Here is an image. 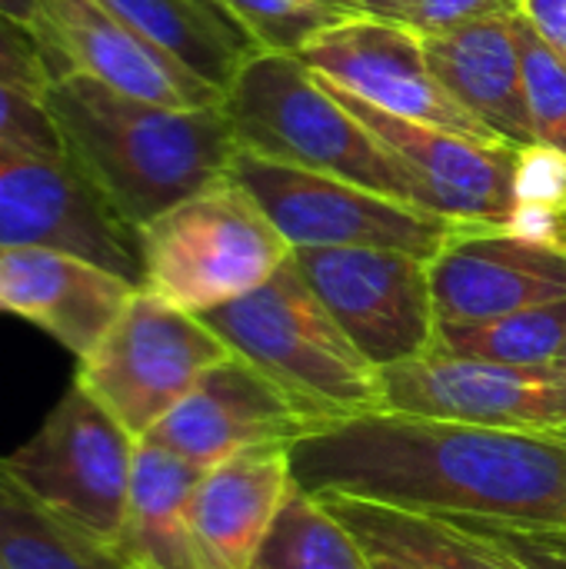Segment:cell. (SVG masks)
<instances>
[{"instance_id": "cell-1", "label": "cell", "mask_w": 566, "mask_h": 569, "mask_svg": "<svg viewBox=\"0 0 566 569\" xmlns=\"http://www.w3.org/2000/svg\"><path fill=\"white\" fill-rule=\"evenodd\" d=\"M314 497H357L444 520L566 530V437L374 413L290 447Z\"/></svg>"}, {"instance_id": "cell-2", "label": "cell", "mask_w": 566, "mask_h": 569, "mask_svg": "<svg viewBox=\"0 0 566 569\" xmlns=\"http://www.w3.org/2000/svg\"><path fill=\"white\" fill-rule=\"evenodd\" d=\"M43 103L73 167L133 230L220 183L237 153L224 103L157 107L80 73L53 77Z\"/></svg>"}, {"instance_id": "cell-3", "label": "cell", "mask_w": 566, "mask_h": 569, "mask_svg": "<svg viewBox=\"0 0 566 569\" xmlns=\"http://www.w3.org/2000/svg\"><path fill=\"white\" fill-rule=\"evenodd\" d=\"M314 430L387 413L380 370L350 343L294 260L254 293L200 317Z\"/></svg>"}, {"instance_id": "cell-4", "label": "cell", "mask_w": 566, "mask_h": 569, "mask_svg": "<svg viewBox=\"0 0 566 569\" xmlns=\"http://www.w3.org/2000/svg\"><path fill=\"white\" fill-rule=\"evenodd\" d=\"M224 110L240 150L417 207L394 157L297 57L257 53L227 90Z\"/></svg>"}, {"instance_id": "cell-5", "label": "cell", "mask_w": 566, "mask_h": 569, "mask_svg": "<svg viewBox=\"0 0 566 569\" xmlns=\"http://www.w3.org/2000/svg\"><path fill=\"white\" fill-rule=\"evenodd\" d=\"M143 290L203 317L264 287L290 247L260 203L230 177L137 230Z\"/></svg>"}, {"instance_id": "cell-6", "label": "cell", "mask_w": 566, "mask_h": 569, "mask_svg": "<svg viewBox=\"0 0 566 569\" xmlns=\"http://www.w3.org/2000/svg\"><path fill=\"white\" fill-rule=\"evenodd\" d=\"M227 357L230 350L200 317L140 287L103 340L77 360L73 383L133 440H147L200 377Z\"/></svg>"}, {"instance_id": "cell-7", "label": "cell", "mask_w": 566, "mask_h": 569, "mask_svg": "<svg viewBox=\"0 0 566 569\" xmlns=\"http://www.w3.org/2000/svg\"><path fill=\"white\" fill-rule=\"evenodd\" d=\"M227 177L260 203L290 250L367 247L434 260L460 230L454 220L400 203L360 183L287 167L240 147Z\"/></svg>"}, {"instance_id": "cell-8", "label": "cell", "mask_w": 566, "mask_h": 569, "mask_svg": "<svg viewBox=\"0 0 566 569\" xmlns=\"http://www.w3.org/2000/svg\"><path fill=\"white\" fill-rule=\"evenodd\" d=\"M137 443L87 390L70 383L40 430L3 460L40 503L113 547L127 517Z\"/></svg>"}, {"instance_id": "cell-9", "label": "cell", "mask_w": 566, "mask_h": 569, "mask_svg": "<svg viewBox=\"0 0 566 569\" xmlns=\"http://www.w3.org/2000/svg\"><path fill=\"white\" fill-rule=\"evenodd\" d=\"M290 260L377 370L430 353L437 333L430 260L367 247L290 250Z\"/></svg>"}, {"instance_id": "cell-10", "label": "cell", "mask_w": 566, "mask_h": 569, "mask_svg": "<svg viewBox=\"0 0 566 569\" xmlns=\"http://www.w3.org/2000/svg\"><path fill=\"white\" fill-rule=\"evenodd\" d=\"M327 87L394 157L400 173L410 180L414 203L420 210L460 227H514L520 213L517 173L524 150L404 120L377 110L374 103L340 90L330 80Z\"/></svg>"}, {"instance_id": "cell-11", "label": "cell", "mask_w": 566, "mask_h": 569, "mask_svg": "<svg viewBox=\"0 0 566 569\" xmlns=\"http://www.w3.org/2000/svg\"><path fill=\"white\" fill-rule=\"evenodd\" d=\"M43 247L83 257L143 287L140 237L70 157L0 147V250Z\"/></svg>"}, {"instance_id": "cell-12", "label": "cell", "mask_w": 566, "mask_h": 569, "mask_svg": "<svg viewBox=\"0 0 566 569\" xmlns=\"http://www.w3.org/2000/svg\"><path fill=\"white\" fill-rule=\"evenodd\" d=\"M384 377L387 413L566 437V370L420 357Z\"/></svg>"}, {"instance_id": "cell-13", "label": "cell", "mask_w": 566, "mask_h": 569, "mask_svg": "<svg viewBox=\"0 0 566 569\" xmlns=\"http://www.w3.org/2000/svg\"><path fill=\"white\" fill-rule=\"evenodd\" d=\"M297 60L384 113L440 127L470 140L500 143L440 87L424 57V40L404 23L347 17L300 50Z\"/></svg>"}, {"instance_id": "cell-14", "label": "cell", "mask_w": 566, "mask_h": 569, "mask_svg": "<svg viewBox=\"0 0 566 569\" xmlns=\"http://www.w3.org/2000/svg\"><path fill=\"white\" fill-rule=\"evenodd\" d=\"M33 33L50 60L53 77L80 73L123 97L173 110H203L224 103L217 87L153 47L100 0H40Z\"/></svg>"}, {"instance_id": "cell-15", "label": "cell", "mask_w": 566, "mask_h": 569, "mask_svg": "<svg viewBox=\"0 0 566 569\" xmlns=\"http://www.w3.org/2000/svg\"><path fill=\"white\" fill-rule=\"evenodd\" d=\"M307 433L310 423L290 407V400L230 353L200 377L147 440L197 470H214L254 450L294 447Z\"/></svg>"}, {"instance_id": "cell-16", "label": "cell", "mask_w": 566, "mask_h": 569, "mask_svg": "<svg viewBox=\"0 0 566 569\" xmlns=\"http://www.w3.org/2000/svg\"><path fill=\"white\" fill-rule=\"evenodd\" d=\"M437 320H490L566 300V247L500 227H460L427 263Z\"/></svg>"}, {"instance_id": "cell-17", "label": "cell", "mask_w": 566, "mask_h": 569, "mask_svg": "<svg viewBox=\"0 0 566 569\" xmlns=\"http://www.w3.org/2000/svg\"><path fill=\"white\" fill-rule=\"evenodd\" d=\"M140 287L60 250H0V307L83 360Z\"/></svg>"}, {"instance_id": "cell-18", "label": "cell", "mask_w": 566, "mask_h": 569, "mask_svg": "<svg viewBox=\"0 0 566 569\" xmlns=\"http://www.w3.org/2000/svg\"><path fill=\"white\" fill-rule=\"evenodd\" d=\"M290 447H267L203 470L190 497L197 569H254L294 490Z\"/></svg>"}, {"instance_id": "cell-19", "label": "cell", "mask_w": 566, "mask_h": 569, "mask_svg": "<svg viewBox=\"0 0 566 569\" xmlns=\"http://www.w3.org/2000/svg\"><path fill=\"white\" fill-rule=\"evenodd\" d=\"M420 40L434 77L474 120L507 147H537L527 110L517 17L477 20Z\"/></svg>"}, {"instance_id": "cell-20", "label": "cell", "mask_w": 566, "mask_h": 569, "mask_svg": "<svg viewBox=\"0 0 566 569\" xmlns=\"http://www.w3.org/2000/svg\"><path fill=\"white\" fill-rule=\"evenodd\" d=\"M203 470L177 453L140 440L127 517L113 543L127 569H197L190 533V497Z\"/></svg>"}, {"instance_id": "cell-21", "label": "cell", "mask_w": 566, "mask_h": 569, "mask_svg": "<svg viewBox=\"0 0 566 569\" xmlns=\"http://www.w3.org/2000/svg\"><path fill=\"white\" fill-rule=\"evenodd\" d=\"M123 23L170 53L224 97L240 70L264 53L220 0H100Z\"/></svg>"}, {"instance_id": "cell-22", "label": "cell", "mask_w": 566, "mask_h": 569, "mask_svg": "<svg viewBox=\"0 0 566 569\" xmlns=\"http://www.w3.org/2000/svg\"><path fill=\"white\" fill-rule=\"evenodd\" d=\"M320 500L370 553H390L417 569H520L497 547L444 517L357 497Z\"/></svg>"}, {"instance_id": "cell-23", "label": "cell", "mask_w": 566, "mask_h": 569, "mask_svg": "<svg viewBox=\"0 0 566 569\" xmlns=\"http://www.w3.org/2000/svg\"><path fill=\"white\" fill-rule=\"evenodd\" d=\"M0 567L127 569L117 550L40 503L0 457Z\"/></svg>"}, {"instance_id": "cell-24", "label": "cell", "mask_w": 566, "mask_h": 569, "mask_svg": "<svg viewBox=\"0 0 566 569\" xmlns=\"http://www.w3.org/2000/svg\"><path fill=\"white\" fill-rule=\"evenodd\" d=\"M566 343V300L490 317V320H437L427 357L547 367L557 363Z\"/></svg>"}, {"instance_id": "cell-25", "label": "cell", "mask_w": 566, "mask_h": 569, "mask_svg": "<svg viewBox=\"0 0 566 569\" xmlns=\"http://www.w3.org/2000/svg\"><path fill=\"white\" fill-rule=\"evenodd\" d=\"M254 569H374V557L320 497L294 483Z\"/></svg>"}, {"instance_id": "cell-26", "label": "cell", "mask_w": 566, "mask_h": 569, "mask_svg": "<svg viewBox=\"0 0 566 569\" xmlns=\"http://www.w3.org/2000/svg\"><path fill=\"white\" fill-rule=\"evenodd\" d=\"M260 43L264 53L297 57L320 33L344 23L347 13L324 0H220Z\"/></svg>"}, {"instance_id": "cell-27", "label": "cell", "mask_w": 566, "mask_h": 569, "mask_svg": "<svg viewBox=\"0 0 566 569\" xmlns=\"http://www.w3.org/2000/svg\"><path fill=\"white\" fill-rule=\"evenodd\" d=\"M517 40L524 57L527 110L537 147L566 157V63L537 37V30L517 13Z\"/></svg>"}, {"instance_id": "cell-28", "label": "cell", "mask_w": 566, "mask_h": 569, "mask_svg": "<svg viewBox=\"0 0 566 569\" xmlns=\"http://www.w3.org/2000/svg\"><path fill=\"white\" fill-rule=\"evenodd\" d=\"M0 147L40 157H67L63 137L43 97L7 80H0Z\"/></svg>"}, {"instance_id": "cell-29", "label": "cell", "mask_w": 566, "mask_h": 569, "mask_svg": "<svg viewBox=\"0 0 566 569\" xmlns=\"http://www.w3.org/2000/svg\"><path fill=\"white\" fill-rule=\"evenodd\" d=\"M0 80L17 83L37 97H43V90L53 80L50 60H47L37 33L13 23L3 13H0Z\"/></svg>"}, {"instance_id": "cell-30", "label": "cell", "mask_w": 566, "mask_h": 569, "mask_svg": "<svg viewBox=\"0 0 566 569\" xmlns=\"http://www.w3.org/2000/svg\"><path fill=\"white\" fill-rule=\"evenodd\" d=\"M517 13H520L517 0H420L404 27H410L417 37H434L477 20H497Z\"/></svg>"}, {"instance_id": "cell-31", "label": "cell", "mask_w": 566, "mask_h": 569, "mask_svg": "<svg viewBox=\"0 0 566 569\" xmlns=\"http://www.w3.org/2000/svg\"><path fill=\"white\" fill-rule=\"evenodd\" d=\"M457 527H464L467 533L487 540L490 547H497L507 560H514L520 569H566V557L560 553H550L524 537H517L514 530L507 527H497V523H484V520H450Z\"/></svg>"}, {"instance_id": "cell-32", "label": "cell", "mask_w": 566, "mask_h": 569, "mask_svg": "<svg viewBox=\"0 0 566 569\" xmlns=\"http://www.w3.org/2000/svg\"><path fill=\"white\" fill-rule=\"evenodd\" d=\"M520 17L566 63V0H524Z\"/></svg>"}, {"instance_id": "cell-33", "label": "cell", "mask_w": 566, "mask_h": 569, "mask_svg": "<svg viewBox=\"0 0 566 569\" xmlns=\"http://www.w3.org/2000/svg\"><path fill=\"white\" fill-rule=\"evenodd\" d=\"M420 0H357V17H377L390 23H407Z\"/></svg>"}, {"instance_id": "cell-34", "label": "cell", "mask_w": 566, "mask_h": 569, "mask_svg": "<svg viewBox=\"0 0 566 569\" xmlns=\"http://www.w3.org/2000/svg\"><path fill=\"white\" fill-rule=\"evenodd\" d=\"M0 13L10 17L13 23L37 30V17H40V0H0Z\"/></svg>"}, {"instance_id": "cell-35", "label": "cell", "mask_w": 566, "mask_h": 569, "mask_svg": "<svg viewBox=\"0 0 566 569\" xmlns=\"http://www.w3.org/2000/svg\"><path fill=\"white\" fill-rule=\"evenodd\" d=\"M497 527H504V523H497ZM507 530H514L517 537H524V540H530V543H537V547H544L550 553L566 557V530H517V527H507Z\"/></svg>"}, {"instance_id": "cell-36", "label": "cell", "mask_w": 566, "mask_h": 569, "mask_svg": "<svg viewBox=\"0 0 566 569\" xmlns=\"http://www.w3.org/2000/svg\"><path fill=\"white\" fill-rule=\"evenodd\" d=\"M367 550V547H364ZM370 553V550H367ZM374 557V569H417L414 563L400 560V557H390V553H370Z\"/></svg>"}, {"instance_id": "cell-37", "label": "cell", "mask_w": 566, "mask_h": 569, "mask_svg": "<svg viewBox=\"0 0 566 569\" xmlns=\"http://www.w3.org/2000/svg\"><path fill=\"white\" fill-rule=\"evenodd\" d=\"M324 3L340 10V13H347V17H357V0H324Z\"/></svg>"}, {"instance_id": "cell-38", "label": "cell", "mask_w": 566, "mask_h": 569, "mask_svg": "<svg viewBox=\"0 0 566 569\" xmlns=\"http://www.w3.org/2000/svg\"><path fill=\"white\" fill-rule=\"evenodd\" d=\"M557 363L566 370V343H564V350H560V357H557Z\"/></svg>"}, {"instance_id": "cell-39", "label": "cell", "mask_w": 566, "mask_h": 569, "mask_svg": "<svg viewBox=\"0 0 566 569\" xmlns=\"http://www.w3.org/2000/svg\"><path fill=\"white\" fill-rule=\"evenodd\" d=\"M560 243H566V220H564V227H560Z\"/></svg>"}, {"instance_id": "cell-40", "label": "cell", "mask_w": 566, "mask_h": 569, "mask_svg": "<svg viewBox=\"0 0 566 569\" xmlns=\"http://www.w3.org/2000/svg\"><path fill=\"white\" fill-rule=\"evenodd\" d=\"M517 3H524V0H517Z\"/></svg>"}, {"instance_id": "cell-41", "label": "cell", "mask_w": 566, "mask_h": 569, "mask_svg": "<svg viewBox=\"0 0 566 569\" xmlns=\"http://www.w3.org/2000/svg\"><path fill=\"white\" fill-rule=\"evenodd\" d=\"M0 313H3V307H0Z\"/></svg>"}, {"instance_id": "cell-42", "label": "cell", "mask_w": 566, "mask_h": 569, "mask_svg": "<svg viewBox=\"0 0 566 569\" xmlns=\"http://www.w3.org/2000/svg\"><path fill=\"white\" fill-rule=\"evenodd\" d=\"M0 569H3V567H0Z\"/></svg>"}]
</instances>
